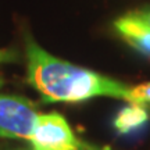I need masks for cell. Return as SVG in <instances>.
<instances>
[{
	"label": "cell",
	"instance_id": "3957f363",
	"mask_svg": "<svg viewBox=\"0 0 150 150\" xmlns=\"http://www.w3.org/2000/svg\"><path fill=\"white\" fill-rule=\"evenodd\" d=\"M32 150H95L81 142L59 112L39 114L31 138Z\"/></svg>",
	"mask_w": 150,
	"mask_h": 150
},
{
	"label": "cell",
	"instance_id": "5b68a950",
	"mask_svg": "<svg viewBox=\"0 0 150 150\" xmlns=\"http://www.w3.org/2000/svg\"><path fill=\"white\" fill-rule=\"evenodd\" d=\"M149 114L145 110V107L138 104L125 106L120 110L117 117L114 120V127L120 134H129L131 131H135L147 121Z\"/></svg>",
	"mask_w": 150,
	"mask_h": 150
},
{
	"label": "cell",
	"instance_id": "277c9868",
	"mask_svg": "<svg viewBox=\"0 0 150 150\" xmlns=\"http://www.w3.org/2000/svg\"><path fill=\"white\" fill-rule=\"evenodd\" d=\"M114 28L118 35L135 50L145 56H150V27L147 24L125 14L114 21Z\"/></svg>",
	"mask_w": 150,
	"mask_h": 150
},
{
	"label": "cell",
	"instance_id": "52a82bcc",
	"mask_svg": "<svg viewBox=\"0 0 150 150\" xmlns=\"http://www.w3.org/2000/svg\"><path fill=\"white\" fill-rule=\"evenodd\" d=\"M128 16L134 17L136 20H139V21L145 22L150 27V4L147 6H143V7H140V8H136V10H132L127 13Z\"/></svg>",
	"mask_w": 150,
	"mask_h": 150
},
{
	"label": "cell",
	"instance_id": "6da1fadb",
	"mask_svg": "<svg viewBox=\"0 0 150 150\" xmlns=\"http://www.w3.org/2000/svg\"><path fill=\"white\" fill-rule=\"evenodd\" d=\"M25 54L27 79L43 102L76 103L97 96L131 100V89L122 82L54 57L29 35H25Z\"/></svg>",
	"mask_w": 150,
	"mask_h": 150
},
{
	"label": "cell",
	"instance_id": "8992f818",
	"mask_svg": "<svg viewBox=\"0 0 150 150\" xmlns=\"http://www.w3.org/2000/svg\"><path fill=\"white\" fill-rule=\"evenodd\" d=\"M131 104H138L145 107L150 104V83H142L135 88H131Z\"/></svg>",
	"mask_w": 150,
	"mask_h": 150
},
{
	"label": "cell",
	"instance_id": "9c48e42d",
	"mask_svg": "<svg viewBox=\"0 0 150 150\" xmlns=\"http://www.w3.org/2000/svg\"><path fill=\"white\" fill-rule=\"evenodd\" d=\"M18 150H27V149H18Z\"/></svg>",
	"mask_w": 150,
	"mask_h": 150
},
{
	"label": "cell",
	"instance_id": "7a4b0ae2",
	"mask_svg": "<svg viewBox=\"0 0 150 150\" xmlns=\"http://www.w3.org/2000/svg\"><path fill=\"white\" fill-rule=\"evenodd\" d=\"M39 112L31 100L16 95H0V138L31 140Z\"/></svg>",
	"mask_w": 150,
	"mask_h": 150
},
{
	"label": "cell",
	"instance_id": "ba28073f",
	"mask_svg": "<svg viewBox=\"0 0 150 150\" xmlns=\"http://www.w3.org/2000/svg\"><path fill=\"white\" fill-rule=\"evenodd\" d=\"M17 59V54L10 50H0V63H10Z\"/></svg>",
	"mask_w": 150,
	"mask_h": 150
}]
</instances>
